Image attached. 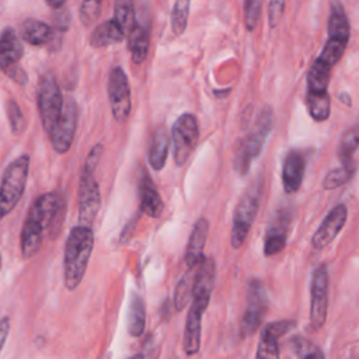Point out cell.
<instances>
[{
	"label": "cell",
	"mask_w": 359,
	"mask_h": 359,
	"mask_svg": "<svg viewBox=\"0 0 359 359\" xmlns=\"http://www.w3.org/2000/svg\"><path fill=\"white\" fill-rule=\"evenodd\" d=\"M216 279V265L212 258H204L199 264L194 290L192 303L188 310L187 323L184 328V351L192 356L199 352L201 348V331H202V316L209 306L211 296L213 292Z\"/></svg>",
	"instance_id": "1"
},
{
	"label": "cell",
	"mask_w": 359,
	"mask_h": 359,
	"mask_svg": "<svg viewBox=\"0 0 359 359\" xmlns=\"http://www.w3.org/2000/svg\"><path fill=\"white\" fill-rule=\"evenodd\" d=\"M61 205L62 199L58 192L44 194L33 204L22 230V253L24 258H31L40 251L44 230L54 222Z\"/></svg>",
	"instance_id": "2"
},
{
	"label": "cell",
	"mask_w": 359,
	"mask_h": 359,
	"mask_svg": "<svg viewBox=\"0 0 359 359\" xmlns=\"http://www.w3.org/2000/svg\"><path fill=\"white\" fill-rule=\"evenodd\" d=\"M94 247L92 227L76 226L71 230L64 257V281L69 290H75L83 281Z\"/></svg>",
	"instance_id": "3"
},
{
	"label": "cell",
	"mask_w": 359,
	"mask_h": 359,
	"mask_svg": "<svg viewBox=\"0 0 359 359\" xmlns=\"http://www.w3.org/2000/svg\"><path fill=\"white\" fill-rule=\"evenodd\" d=\"M274 122V113L269 106H265L258 113L250 132L240 139L234 153V170L240 176H246L250 171L251 163L260 156L264 143L271 134Z\"/></svg>",
	"instance_id": "4"
},
{
	"label": "cell",
	"mask_w": 359,
	"mask_h": 359,
	"mask_svg": "<svg viewBox=\"0 0 359 359\" xmlns=\"http://www.w3.org/2000/svg\"><path fill=\"white\" fill-rule=\"evenodd\" d=\"M30 169V156L24 155L17 157L6 169L2 183H0V220L10 213L20 202Z\"/></svg>",
	"instance_id": "5"
},
{
	"label": "cell",
	"mask_w": 359,
	"mask_h": 359,
	"mask_svg": "<svg viewBox=\"0 0 359 359\" xmlns=\"http://www.w3.org/2000/svg\"><path fill=\"white\" fill-rule=\"evenodd\" d=\"M261 201V187L260 184H251L243 197L240 198L234 215H233V226H232V246L233 248H240L251 230V226L257 218Z\"/></svg>",
	"instance_id": "6"
},
{
	"label": "cell",
	"mask_w": 359,
	"mask_h": 359,
	"mask_svg": "<svg viewBox=\"0 0 359 359\" xmlns=\"http://www.w3.org/2000/svg\"><path fill=\"white\" fill-rule=\"evenodd\" d=\"M37 100H38V111H40L43 127L47 131V134L51 136L55 127L59 122L64 104H65L58 82L51 73H45L41 76L38 82Z\"/></svg>",
	"instance_id": "7"
},
{
	"label": "cell",
	"mask_w": 359,
	"mask_h": 359,
	"mask_svg": "<svg viewBox=\"0 0 359 359\" xmlns=\"http://www.w3.org/2000/svg\"><path fill=\"white\" fill-rule=\"evenodd\" d=\"M199 141V128L194 114H181L171 128L173 156L178 167L184 166L194 153Z\"/></svg>",
	"instance_id": "8"
},
{
	"label": "cell",
	"mask_w": 359,
	"mask_h": 359,
	"mask_svg": "<svg viewBox=\"0 0 359 359\" xmlns=\"http://www.w3.org/2000/svg\"><path fill=\"white\" fill-rule=\"evenodd\" d=\"M108 99L111 104V111L118 124H124L128 121L132 110V99H131V86L128 82V76L122 68H113L108 75Z\"/></svg>",
	"instance_id": "9"
},
{
	"label": "cell",
	"mask_w": 359,
	"mask_h": 359,
	"mask_svg": "<svg viewBox=\"0 0 359 359\" xmlns=\"http://www.w3.org/2000/svg\"><path fill=\"white\" fill-rule=\"evenodd\" d=\"M101 205V194L94 171L83 169L79 184V226L92 227Z\"/></svg>",
	"instance_id": "10"
},
{
	"label": "cell",
	"mask_w": 359,
	"mask_h": 359,
	"mask_svg": "<svg viewBox=\"0 0 359 359\" xmlns=\"http://www.w3.org/2000/svg\"><path fill=\"white\" fill-rule=\"evenodd\" d=\"M268 306L267 292L261 281L250 279L247 286V307L241 320V334L253 335L261 325Z\"/></svg>",
	"instance_id": "11"
},
{
	"label": "cell",
	"mask_w": 359,
	"mask_h": 359,
	"mask_svg": "<svg viewBox=\"0 0 359 359\" xmlns=\"http://www.w3.org/2000/svg\"><path fill=\"white\" fill-rule=\"evenodd\" d=\"M328 310V271L325 265L314 269L310 286V325L320 330L327 320Z\"/></svg>",
	"instance_id": "12"
},
{
	"label": "cell",
	"mask_w": 359,
	"mask_h": 359,
	"mask_svg": "<svg viewBox=\"0 0 359 359\" xmlns=\"http://www.w3.org/2000/svg\"><path fill=\"white\" fill-rule=\"evenodd\" d=\"M76 128H78V106L73 99H68L64 104L59 122L51 135L52 146L58 153L64 155L71 149L76 135Z\"/></svg>",
	"instance_id": "13"
},
{
	"label": "cell",
	"mask_w": 359,
	"mask_h": 359,
	"mask_svg": "<svg viewBox=\"0 0 359 359\" xmlns=\"http://www.w3.org/2000/svg\"><path fill=\"white\" fill-rule=\"evenodd\" d=\"M346 218H348L346 206L344 204L335 205L328 212V215L324 218V220L320 225V227L316 230V233H314V236L311 239L313 247L316 250H323L331 241H334V239L338 236V233L345 226Z\"/></svg>",
	"instance_id": "14"
},
{
	"label": "cell",
	"mask_w": 359,
	"mask_h": 359,
	"mask_svg": "<svg viewBox=\"0 0 359 359\" xmlns=\"http://www.w3.org/2000/svg\"><path fill=\"white\" fill-rule=\"evenodd\" d=\"M296 323L293 320H281L275 323H269L264 327L255 359H279V338L290 331Z\"/></svg>",
	"instance_id": "15"
},
{
	"label": "cell",
	"mask_w": 359,
	"mask_h": 359,
	"mask_svg": "<svg viewBox=\"0 0 359 359\" xmlns=\"http://www.w3.org/2000/svg\"><path fill=\"white\" fill-rule=\"evenodd\" d=\"M290 220H292V212L288 208L278 211L276 215L274 216L264 241V254L267 257L276 255L286 247Z\"/></svg>",
	"instance_id": "16"
},
{
	"label": "cell",
	"mask_w": 359,
	"mask_h": 359,
	"mask_svg": "<svg viewBox=\"0 0 359 359\" xmlns=\"http://www.w3.org/2000/svg\"><path fill=\"white\" fill-rule=\"evenodd\" d=\"M306 173V159L299 150H289L282 164V185L286 194H295L302 187Z\"/></svg>",
	"instance_id": "17"
},
{
	"label": "cell",
	"mask_w": 359,
	"mask_h": 359,
	"mask_svg": "<svg viewBox=\"0 0 359 359\" xmlns=\"http://www.w3.org/2000/svg\"><path fill=\"white\" fill-rule=\"evenodd\" d=\"M24 54L23 44L13 29H5L0 34V69L6 73L17 66Z\"/></svg>",
	"instance_id": "18"
},
{
	"label": "cell",
	"mask_w": 359,
	"mask_h": 359,
	"mask_svg": "<svg viewBox=\"0 0 359 359\" xmlns=\"http://www.w3.org/2000/svg\"><path fill=\"white\" fill-rule=\"evenodd\" d=\"M209 233V222L205 218L197 220L192 233L190 236L187 250H185V262L188 268L197 267L202 262L204 257V247Z\"/></svg>",
	"instance_id": "19"
},
{
	"label": "cell",
	"mask_w": 359,
	"mask_h": 359,
	"mask_svg": "<svg viewBox=\"0 0 359 359\" xmlns=\"http://www.w3.org/2000/svg\"><path fill=\"white\" fill-rule=\"evenodd\" d=\"M170 149V135L164 125H159L150 138L149 146V163L153 170L160 171L167 162V155Z\"/></svg>",
	"instance_id": "20"
},
{
	"label": "cell",
	"mask_w": 359,
	"mask_h": 359,
	"mask_svg": "<svg viewBox=\"0 0 359 359\" xmlns=\"http://www.w3.org/2000/svg\"><path fill=\"white\" fill-rule=\"evenodd\" d=\"M139 194H141V212L155 219L159 218L163 212L164 204L157 188L155 187V184L152 183L148 174H145V177L141 180Z\"/></svg>",
	"instance_id": "21"
},
{
	"label": "cell",
	"mask_w": 359,
	"mask_h": 359,
	"mask_svg": "<svg viewBox=\"0 0 359 359\" xmlns=\"http://www.w3.org/2000/svg\"><path fill=\"white\" fill-rule=\"evenodd\" d=\"M349 34H351L349 22L342 3L332 2L330 5V16H328V38L338 40L348 44Z\"/></svg>",
	"instance_id": "22"
},
{
	"label": "cell",
	"mask_w": 359,
	"mask_h": 359,
	"mask_svg": "<svg viewBox=\"0 0 359 359\" xmlns=\"http://www.w3.org/2000/svg\"><path fill=\"white\" fill-rule=\"evenodd\" d=\"M149 45H150V36L148 30L143 26L135 23V26L128 33V48L132 57V62L135 65H141L146 61Z\"/></svg>",
	"instance_id": "23"
},
{
	"label": "cell",
	"mask_w": 359,
	"mask_h": 359,
	"mask_svg": "<svg viewBox=\"0 0 359 359\" xmlns=\"http://www.w3.org/2000/svg\"><path fill=\"white\" fill-rule=\"evenodd\" d=\"M124 37H125V31L114 20H108L100 24L93 31V34L90 36V44L94 48H101V47L121 43Z\"/></svg>",
	"instance_id": "24"
},
{
	"label": "cell",
	"mask_w": 359,
	"mask_h": 359,
	"mask_svg": "<svg viewBox=\"0 0 359 359\" xmlns=\"http://www.w3.org/2000/svg\"><path fill=\"white\" fill-rule=\"evenodd\" d=\"M22 37L31 45L43 47L51 41L52 29L44 22L29 19L22 26Z\"/></svg>",
	"instance_id": "25"
},
{
	"label": "cell",
	"mask_w": 359,
	"mask_h": 359,
	"mask_svg": "<svg viewBox=\"0 0 359 359\" xmlns=\"http://www.w3.org/2000/svg\"><path fill=\"white\" fill-rule=\"evenodd\" d=\"M146 325V307L138 293H132L128 311V332L132 337H141Z\"/></svg>",
	"instance_id": "26"
},
{
	"label": "cell",
	"mask_w": 359,
	"mask_h": 359,
	"mask_svg": "<svg viewBox=\"0 0 359 359\" xmlns=\"http://www.w3.org/2000/svg\"><path fill=\"white\" fill-rule=\"evenodd\" d=\"M306 104L310 117L317 122H324L331 114V100L328 92L325 93H310L307 92Z\"/></svg>",
	"instance_id": "27"
},
{
	"label": "cell",
	"mask_w": 359,
	"mask_h": 359,
	"mask_svg": "<svg viewBox=\"0 0 359 359\" xmlns=\"http://www.w3.org/2000/svg\"><path fill=\"white\" fill-rule=\"evenodd\" d=\"M330 73L331 68L323 65L316 59L307 73V92L325 93L330 85Z\"/></svg>",
	"instance_id": "28"
},
{
	"label": "cell",
	"mask_w": 359,
	"mask_h": 359,
	"mask_svg": "<svg viewBox=\"0 0 359 359\" xmlns=\"http://www.w3.org/2000/svg\"><path fill=\"white\" fill-rule=\"evenodd\" d=\"M198 267H192L188 268L187 272L184 274V276L181 278V281L178 282L176 292H174V306L177 309V311H181L185 304L188 303V300L192 297V290H194V283H195V276H197V271Z\"/></svg>",
	"instance_id": "29"
},
{
	"label": "cell",
	"mask_w": 359,
	"mask_h": 359,
	"mask_svg": "<svg viewBox=\"0 0 359 359\" xmlns=\"http://www.w3.org/2000/svg\"><path fill=\"white\" fill-rule=\"evenodd\" d=\"M358 148H359V128L352 127L342 135L341 142L338 145L337 153H338L341 163L342 164L353 163L352 157H353L355 152L358 150Z\"/></svg>",
	"instance_id": "30"
},
{
	"label": "cell",
	"mask_w": 359,
	"mask_h": 359,
	"mask_svg": "<svg viewBox=\"0 0 359 359\" xmlns=\"http://www.w3.org/2000/svg\"><path fill=\"white\" fill-rule=\"evenodd\" d=\"M355 174V164H342L341 167H337L327 173L323 181L324 190H335L344 184H346Z\"/></svg>",
	"instance_id": "31"
},
{
	"label": "cell",
	"mask_w": 359,
	"mask_h": 359,
	"mask_svg": "<svg viewBox=\"0 0 359 359\" xmlns=\"http://www.w3.org/2000/svg\"><path fill=\"white\" fill-rule=\"evenodd\" d=\"M345 48H346V43L328 38L323 51L320 52L317 61L321 62L323 65L328 66V68H332L342 58V55L345 52Z\"/></svg>",
	"instance_id": "32"
},
{
	"label": "cell",
	"mask_w": 359,
	"mask_h": 359,
	"mask_svg": "<svg viewBox=\"0 0 359 359\" xmlns=\"http://www.w3.org/2000/svg\"><path fill=\"white\" fill-rule=\"evenodd\" d=\"M191 3L188 0H178L174 3L171 12V30L176 36H181L188 24Z\"/></svg>",
	"instance_id": "33"
},
{
	"label": "cell",
	"mask_w": 359,
	"mask_h": 359,
	"mask_svg": "<svg viewBox=\"0 0 359 359\" xmlns=\"http://www.w3.org/2000/svg\"><path fill=\"white\" fill-rule=\"evenodd\" d=\"M114 22L127 33L135 26V8L132 2H117L114 6Z\"/></svg>",
	"instance_id": "34"
},
{
	"label": "cell",
	"mask_w": 359,
	"mask_h": 359,
	"mask_svg": "<svg viewBox=\"0 0 359 359\" xmlns=\"http://www.w3.org/2000/svg\"><path fill=\"white\" fill-rule=\"evenodd\" d=\"M292 348L300 359H325L321 349L303 337H295L292 339Z\"/></svg>",
	"instance_id": "35"
},
{
	"label": "cell",
	"mask_w": 359,
	"mask_h": 359,
	"mask_svg": "<svg viewBox=\"0 0 359 359\" xmlns=\"http://www.w3.org/2000/svg\"><path fill=\"white\" fill-rule=\"evenodd\" d=\"M6 113H8L12 132L15 135H22L27 129V121H26V117H24L20 106L17 104V101L9 100L6 103Z\"/></svg>",
	"instance_id": "36"
},
{
	"label": "cell",
	"mask_w": 359,
	"mask_h": 359,
	"mask_svg": "<svg viewBox=\"0 0 359 359\" xmlns=\"http://www.w3.org/2000/svg\"><path fill=\"white\" fill-rule=\"evenodd\" d=\"M262 10V2L260 0H247L244 2V24L248 31L255 30Z\"/></svg>",
	"instance_id": "37"
},
{
	"label": "cell",
	"mask_w": 359,
	"mask_h": 359,
	"mask_svg": "<svg viewBox=\"0 0 359 359\" xmlns=\"http://www.w3.org/2000/svg\"><path fill=\"white\" fill-rule=\"evenodd\" d=\"M101 6H103L101 2H90V0L89 2L82 3L80 20L86 27H89L99 19V16L101 13Z\"/></svg>",
	"instance_id": "38"
},
{
	"label": "cell",
	"mask_w": 359,
	"mask_h": 359,
	"mask_svg": "<svg viewBox=\"0 0 359 359\" xmlns=\"http://www.w3.org/2000/svg\"><path fill=\"white\" fill-rule=\"evenodd\" d=\"M285 6H286L285 2H274V0L268 3V20H269V26L272 29L276 27L279 20L282 19Z\"/></svg>",
	"instance_id": "39"
},
{
	"label": "cell",
	"mask_w": 359,
	"mask_h": 359,
	"mask_svg": "<svg viewBox=\"0 0 359 359\" xmlns=\"http://www.w3.org/2000/svg\"><path fill=\"white\" fill-rule=\"evenodd\" d=\"M103 152H104V146L103 145H96L92 152L89 153L87 159H86V163H85V169L87 170H92V171H96V167L99 166L100 160H101V156H103Z\"/></svg>",
	"instance_id": "40"
},
{
	"label": "cell",
	"mask_w": 359,
	"mask_h": 359,
	"mask_svg": "<svg viewBox=\"0 0 359 359\" xmlns=\"http://www.w3.org/2000/svg\"><path fill=\"white\" fill-rule=\"evenodd\" d=\"M71 26V15L66 10H57L55 27L61 31H66Z\"/></svg>",
	"instance_id": "41"
},
{
	"label": "cell",
	"mask_w": 359,
	"mask_h": 359,
	"mask_svg": "<svg viewBox=\"0 0 359 359\" xmlns=\"http://www.w3.org/2000/svg\"><path fill=\"white\" fill-rule=\"evenodd\" d=\"M9 332H10V318L9 317L0 318V352H2L6 344Z\"/></svg>",
	"instance_id": "42"
},
{
	"label": "cell",
	"mask_w": 359,
	"mask_h": 359,
	"mask_svg": "<svg viewBox=\"0 0 359 359\" xmlns=\"http://www.w3.org/2000/svg\"><path fill=\"white\" fill-rule=\"evenodd\" d=\"M8 75H9L15 82H17L19 85H26V83H27V75H26V72H24L23 69H20L19 66H16V68H13L12 71H9Z\"/></svg>",
	"instance_id": "43"
},
{
	"label": "cell",
	"mask_w": 359,
	"mask_h": 359,
	"mask_svg": "<svg viewBox=\"0 0 359 359\" xmlns=\"http://www.w3.org/2000/svg\"><path fill=\"white\" fill-rule=\"evenodd\" d=\"M48 6L52 8L54 10H59L65 6V2H48Z\"/></svg>",
	"instance_id": "44"
},
{
	"label": "cell",
	"mask_w": 359,
	"mask_h": 359,
	"mask_svg": "<svg viewBox=\"0 0 359 359\" xmlns=\"http://www.w3.org/2000/svg\"><path fill=\"white\" fill-rule=\"evenodd\" d=\"M128 359H143V355L142 353H136V355H134V356H131Z\"/></svg>",
	"instance_id": "45"
},
{
	"label": "cell",
	"mask_w": 359,
	"mask_h": 359,
	"mask_svg": "<svg viewBox=\"0 0 359 359\" xmlns=\"http://www.w3.org/2000/svg\"><path fill=\"white\" fill-rule=\"evenodd\" d=\"M0 269H2V255H0Z\"/></svg>",
	"instance_id": "46"
}]
</instances>
